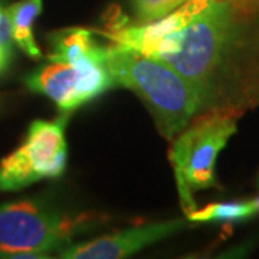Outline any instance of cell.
<instances>
[{
	"label": "cell",
	"mask_w": 259,
	"mask_h": 259,
	"mask_svg": "<svg viewBox=\"0 0 259 259\" xmlns=\"http://www.w3.org/2000/svg\"><path fill=\"white\" fill-rule=\"evenodd\" d=\"M93 32L175 68L197 94L199 114L259 107V0H187L154 22Z\"/></svg>",
	"instance_id": "6da1fadb"
},
{
	"label": "cell",
	"mask_w": 259,
	"mask_h": 259,
	"mask_svg": "<svg viewBox=\"0 0 259 259\" xmlns=\"http://www.w3.org/2000/svg\"><path fill=\"white\" fill-rule=\"evenodd\" d=\"M105 65L115 83L144 101L164 139H175L199 115V98L193 87L166 62L111 42L107 47Z\"/></svg>",
	"instance_id": "7a4b0ae2"
},
{
	"label": "cell",
	"mask_w": 259,
	"mask_h": 259,
	"mask_svg": "<svg viewBox=\"0 0 259 259\" xmlns=\"http://www.w3.org/2000/svg\"><path fill=\"white\" fill-rule=\"evenodd\" d=\"M107 221L100 213H66L42 199L0 204V258H49Z\"/></svg>",
	"instance_id": "3957f363"
},
{
	"label": "cell",
	"mask_w": 259,
	"mask_h": 259,
	"mask_svg": "<svg viewBox=\"0 0 259 259\" xmlns=\"http://www.w3.org/2000/svg\"><path fill=\"white\" fill-rule=\"evenodd\" d=\"M238 114L206 111L182 130L168 151L186 214L197 209L194 192L216 187V160L238 130Z\"/></svg>",
	"instance_id": "277c9868"
},
{
	"label": "cell",
	"mask_w": 259,
	"mask_h": 259,
	"mask_svg": "<svg viewBox=\"0 0 259 259\" xmlns=\"http://www.w3.org/2000/svg\"><path fill=\"white\" fill-rule=\"evenodd\" d=\"M66 154L64 118L33 121L23 143L0 161V190L18 192L42 179L61 176Z\"/></svg>",
	"instance_id": "5b68a950"
},
{
	"label": "cell",
	"mask_w": 259,
	"mask_h": 259,
	"mask_svg": "<svg viewBox=\"0 0 259 259\" xmlns=\"http://www.w3.org/2000/svg\"><path fill=\"white\" fill-rule=\"evenodd\" d=\"M30 91L47 95L64 114L94 100L115 85L105 64L51 61L25 79Z\"/></svg>",
	"instance_id": "8992f818"
},
{
	"label": "cell",
	"mask_w": 259,
	"mask_h": 259,
	"mask_svg": "<svg viewBox=\"0 0 259 259\" xmlns=\"http://www.w3.org/2000/svg\"><path fill=\"white\" fill-rule=\"evenodd\" d=\"M189 225L187 221L147 223L117 233L100 236L83 243H71L59 250L64 259H118L125 258L156 242L166 239Z\"/></svg>",
	"instance_id": "52a82bcc"
},
{
	"label": "cell",
	"mask_w": 259,
	"mask_h": 259,
	"mask_svg": "<svg viewBox=\"0 0 259 259\" xmlns=\"http://www.w3.org/2000/svg\"><path fill=\"white\" fill-rule=\"evenodd\" d=\"M49 61L105 64L107 47H101L93 30L81 28L64 29L49 36Z\"/></svg>",
	"instance_id": "ba28073f"
},
{
	"label": "cell",
	"mask_w": 259,
	"mask_h": 259,
	"mask_svg": "<svg viewBox=\"0 0 259 259\" xmlns=\"http://www.w3.org/2000/svg\"><path fill=\"white\" fill-rule=\"evenodd\" d=\"M42 12V0H19L6 8L12 39L32 59H39L42 51L33 36L35 20Z\"/></svg>",
	"instance_id": "9c48e42d"
},
{
	"label": "cell",
	"mask_w": 259,
	"mask_h": 259,
	"mask_svg": "<svg viewBox=\"0 0 259 259\" xmlns=\"http://www.w3.org/2000/svg\"><path fill=\"white\" fill-rule=\"evenodd\" d=\"M258 213L252 200L212 203L186 214L189 222H238L246 221Z\"/></svg>",
	"instance_id": "30bf717a"
},
{
	"label": "cell",
	"mask_w": 259,
	"mask_h": 259,
	"mask_svg": "<svg viewBox=\"0 0 259 259\" xmlns=\"http://www.w3.org/2000/svg\"><path fill=\"white\" fill-rule=\"evenodd\" d=\"M187 0H133L136 23H150L164 18Z\"/></svg>",
	"instance_id": "8fae6325"
},
{
	"label": "cell",
	"mask_w": 259,
	"mask_h": 259,
	"mask_svg": "<svg viewBox=\"0 0 259 259\" xmlns=\"http://www.w3.org/2000/svg\"><path fill=\"white\" fill-rule=\"evenodd\" d=\"M0 44L9 48H12V44H13L9 18H8L6 9H3L2 6H0Z\"/></svg>",
	"instance_id": "7c38bea8"
},
{
	"label": "cell",
	"mask_w": 259,
	"mask_h": 259,
	"mask_svg": "<svg viewBox=\"0 0 259 259\" xmlns=\"http://www.w3.org/2000/svg\"><path fill=\"white\" fill-rule=\"evenodd\" d=\"M12 59V48L5 47L0 44V74L6 71Z\"/></svg>",
	"instance_id": "4fadbf2b"
},
{
	"label": "cell",
	"mask_w": 259,
	"mask_h": 259,
	"mask_svg": "<svg viewBox=\"0 0 259 259\" xmlns=\"http://www.w3.org/2000/svg\"><path fill=\"white\" fill-rule=\"evenodd\" d=\"M258 189H259V176H258Z\"/></svg>",
	"instance_id": "5bb4252c"
}]
</instances>
